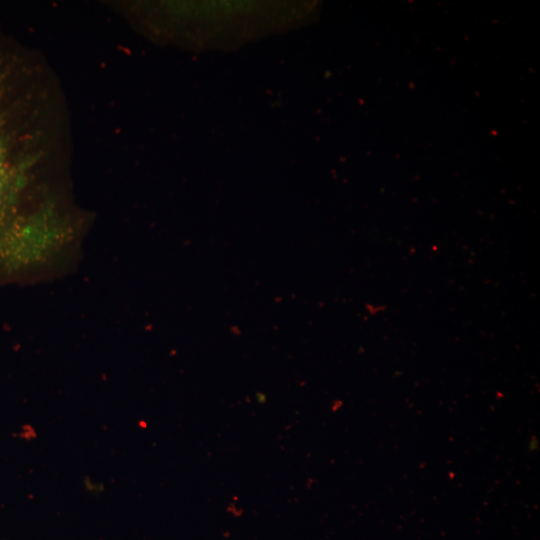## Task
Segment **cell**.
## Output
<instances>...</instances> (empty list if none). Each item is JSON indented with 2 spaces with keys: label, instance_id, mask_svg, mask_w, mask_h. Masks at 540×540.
<instances>
[{
  "label": "cell",
  "instance_id": "1",
  "mask_svg": "<svg viewBox=\"0 0 540 540\" xmlns=\"http://www.w3.org/2000/svg\"><path fill=\"white\" fill-rule=\"evenodd\" d=\"M29 70L24 52L0 37V235L22 217L21 195L34 158Z\"/></svg>",
  "mask_w": 540,
  "mask_h": 540
}]
</instances>
